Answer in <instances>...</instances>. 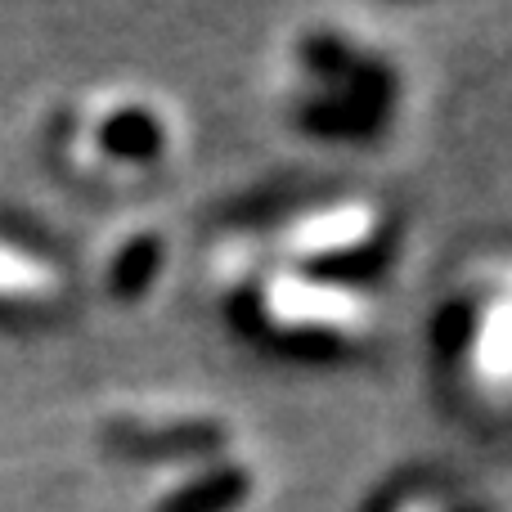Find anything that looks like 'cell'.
<instances>
[{
  "label": "cell",
  "mask_w": 512,
  "mask_h": 512,
  "mask_svg": "<svg viewBox=\"0 0 512 512\" xmlns=\"http://www.w3.org/2000/svg\"><path fill=\"white\" fill-rule=\"evenodd\" d=\"M234 490H243V481L221 477V481H212V486H198V490H189V495H180L171 512H216L221 504H230Z\"/></svg>",
  "instance_id": "2"
},
{
  "label": "cell",
  "mask_w": 512,
  "mask_h": 512,
  "mask_svg": "<svg viewBox=\"0 0 512 512\" xmlns=\"http://www.w3.org/2000/svg\"><path fill=\"white\" fill-rule=\"evenodd\" d=\"M364 230H369V221H364L360 212H337V216H328V221L306 225L301 243H306V248H319V252H337V248H351V243H360Z\"/></svg>",
  "instance_id": "1"
},
{
  "label": "cell",
  "mask_w": 512,
  "mask_h": 512,
  "mask_svg": "<svg viewBox=\"0 0 512 512\" xmlns=\"http://www.w3.org/2000/svg\"><path fill=\"white\" fill-rule=\"evenodd\" d=\"M41 283V270L23 256H9L0 248V292H32Z\"/></svg>",
  "instance_id": "3"
}]
</instances>
